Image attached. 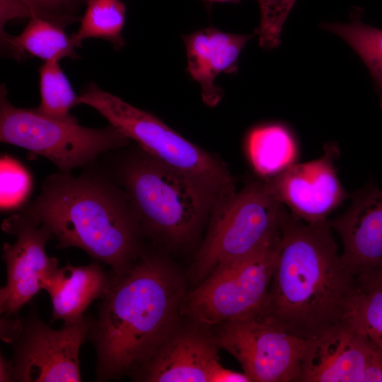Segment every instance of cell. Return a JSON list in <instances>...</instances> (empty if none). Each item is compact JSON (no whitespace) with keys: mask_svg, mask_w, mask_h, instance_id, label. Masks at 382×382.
Segmentation results:
<instances>
[{"mask_svg":"<svg viewBox=\"0 0 382 382\" xmlns=\"http://www.w3.org/2000/svg\"><path fill=\"white\" fill-rule=\"evenodd\" d=\"M329 221H303L286 210L264 303L255 316L312 340L345 323L357 287L344 265Z\"/></svg>","mask_w":382,"mask_h":382,"instance_id":"6da1fadb","label":"cell"},{"mask_svg":"<svg viewBox=\"0 0 382 382\" xmlns=\"http://www.w3.org/2000/svg\"><path fill=\"white\" fill-rule=\"evenodd\" d=\"M88 337L97 354V381L133 375L175 331L184 284L166 260L144 254L112 272Z\"/></svg>","mask_w":382,"mask_h":382,"instance_id":"7a4b0ae2","label":"cell"},{"mask_svg":"<svg viewBox=\"0 0 382 382\" xmlns=\"http://www.w3.org/2000/svg\"><path fill=\"white\" fill-rule=\"evenodd\" d=\"M20 212L45 228L58 248L82 249L116 274L141 255L142 230L126 193L99 175H52Z\"/></svg>","mask_w":382,"mask_h":382,"instance_id":"3957f363","label":"cell"},{"mask_svg":"<svg viewBox=\"0 0 382 382\" xmlns=\"http://www.w3.org/2000/svg\"><path fill=\"white\" fill-rule=\"evenodd\" d=\"M79 104L92 107L128 139L160 163L188 176L220 206L236 192L233 178L217 158L174 131L152 114L90 83Z\"/></svg>","mask_w":382,"mask_h":382,"instance_id":"277c9868","label":"cell"},{"mask_svg":"<svg viewBox=\"0 0 382 382\" xmlns=\"http://www.w3.org/2000/svg\"><path fill=\"white\" fill-rule=\"evenodd\" d=\"M120 180L142 231L170 243H183L214 209L213 199L188 176L144 156L127 161Z\"/></svg>","mask_w":382,"mask_h":382,"instance_id":"5b68a950","label":"cell"},{"mask_svg":"<svg viewBox=\"0 0 382 382\" xmlns=\"http://www.w3.org/2000/svg\"><path fill=\"white\" fill-rule=\"evenodd\" d=\"M0 93L1 141L45 157L62 172L85 166L129 140L111 125L88 128L80 125L72 115L58 118L37 108L15 107L9 102L4 86Z\"/></svg>","mask_w":382,"mask_h":382,"instance_id":"8992f818","label":"cell"},{"mask_svg":"<svg viewBox=\"0 0 382 382\" xmlns=\"http://www.w3.org/2000/svg\"><path fill=\"white\" fill-rule=\"evenodd\" d=\"M285 210L266 182L247 185L214 209L193 265L194 277L202 282L270 242L280 231Z\"/></svg>","mask_w":382,"mask_h":382,"instance_id":"52a82bcc","label":"cell"},{"mask_svg":"<svg viewBox=\"0 0 382 382\" xmlns=\"http://www.w3.org/2000/svg\"><path fill=\"white\" fill-rule=\"evenodd\" d=\"M279 236L280 231L255 252L207 276L185 294L180 313L201 327L255 316L268 293Z\"/></svg>","mask_w":382,"mask_h":382,"instance_id":"ba28073f","label":"cell"},{"mask_svg":"<svg viewBox=\"0 0 382 382\" xmlns=\"http://www.w3.org/2000/svg\"><path fill=\"white\" fill-rule=\"evenodd\" d=\"M92 318L64 324L55 330L35 308L25 318H1V339L11 345L14 381L79 382V351L88 337Z\"/></svg>","mask_w":382,"mask_h":382,"instance_id":"9c48e42d","label":"cell"},{"mask_svg":"<svg viewBox=\"0 0 382 382\" xmlns=\"http://www.w3.org/2000/svg\"><path fill=\"white\" fill-rule=\"evenodd\" d=\"M218 345L240 363L254 382L299 381L310 340L293 335L255 316L218 325Z\"/></svg>","mask_w":382,"mask_h":382,"instance_id":"30bf717a","label":"cell"},{"mask_svg":"<svg viewBox=\"0 0 382 382\" xmlns=\"http://www.w3.org/2000/svg\"><path fill=\"white\" fill-rule=\"evenodd\" d=\"M1 226L16 240L3 247L7 278L0 289V311L3 316H16L44 289L45 282L59 267V261L46 253L45 245L52 240L47 229L22 212L7 218Z\"/></svg>","mask_w":382,"mask_h":382,"instance_id":"8fae6325","label":"cell"},{"mask_svg":"<svg viewBox=\"0 0 382 382\" xmlns=\"http://www.w3.org/2000/svg\"><path fill=\"white\" fill-rule=\"evenodd\" d=\"M382 349L346 323L310 340L299 381L375 382Z\"/></svg>","mask_w":382,"mask_h":382,"instance_id":"7c38bea8","label":"cell"},{"mask_svg":"<svg viewBox=\"0 0 382 382\" xmlns=\"http://www.w3.org/2000/svg\"><path fill=\"white\" fill-rule=\"evenodd\" d=\"M337 151L335 146L328 144L319 158L294 163L266 181L277 199L296 218L312 224L326 221L346 198L334 166Z\"/></svg>","mask_w":382,"mask_h":382,"instance_id":"4fadbf2b","label":"cell"},{"mask_svg":"<svg viewBox=\"0 0 382 382\" xmlns=\"http://www.w3.org/2000/svg\"><path fill=\"white\" fill-rule=\"evenodd\" d=\"M329 224L342 239V261L357 279L382 270V188L372 184L356 192L349 208Z\"/></svg>","mask_w":382,"mask_h":382,"instance_id":"5bb4252c","label":"cell"},{"mask_svg":"<svg viewBox=\"0 0 382 382\" xmlns=\"http://www.w3.org/2000/svg\"><path fill=\"white\" fill-rule=\"evenodd\" d=\"M219 347L202 330L175 331L133 375L149 382H211L221 365Z\"/></svg>","mask_w":382,"mask_h":382,"instance_id":"9a60e30c","label":"cell"},{"mask_svg":"<svg viewBox=\"0 0 382 382\" xmlns=\"http://www.w3.org/2000/svg\"><path fill=\"white\" fill-rule=\"evenodd\" d=\"M252 35H237L209 27L185 36L187 71L201 88L206 105H216L222 90L215 85L221 73L237 71L239 55Z\"/></svg>","mask_w":382,"mask_h":382,"instance_id":"2e32d148","label":"cell"},{"mask_svg":"<svg viewBox=\"0 0 382 382\" xmlns=\"http://www.w3.org/2000/svg\"><path fill=\"white\" fill-rule=\"evenodd\" d=\"M111 277L98 262L58 267L44 286L51 299L52 321L62 320L68 325L81 320L89 305L105 294Z\"/></svg>","mask_w":382,"mask_h":382,"instance_id":"e0dca14e","label":"cell"},{"mask_svg":"<svg viewBox=\"0 0 382 382\" xmlns=\"http://www.w3.org/2000/svg\"><path fill=\"white\" fill-rule=\"evenodd\" d=\"M64 25L40 17H33L18 35L1 34V42L13 56L35 57L45 62L65 57L78 58L71 37L68 36Z\"/></svg>","mask_w":382,"mask_h":382,"instance_id":"ac0fdd59","label":"cell"},{"mask_svg":"<svg viewBox=\"0 0 382 382\" xmlns=\"http://www.w3.org/2000/svg\"><path fill=\"white\" fill-rule=\"evenodd\" d=\"M247 150L255 170L274 177L294 163L296 148L289 130L279 124L259 126L249 133Z\"/></svg>","mask_w":382,"mask_h":382,"instance_id":"d6986e66","label":"cell"},{"mask_svg":"<svg viewBox=\"0 0 382 382\" xmlns=\"http://www.w3.org/2000/svg\"><path fill=\"white\" fill-rule=\"evenodd\" d=\"M125 17L126 7L120 0H87L80 27L71 37L76 47L84 40L100 38L117 50L125 45L122 33Z\"/></svg>","mask_w":382,"mask_h":382,"instance_id":"ffe728a7","label":"cell"},{"mask_svg":"<svg viewBox=\"0 0 382 382\" xmlns=\"http://www.w3.org/2000/svg\"><path fill=\"white\" fill-rule=\"evenodd\" d=\"M357 11L345 23H327L323 28L345 40L359 54L374 81L382 107V29L366 25Z\"/></svg>","mask_w":382,"mask_h":382,"instance_id":"44dd1931","label":"cell"},{"mask_svg":"<svg viewBox=\"0 0 382 382\" xmlns=\"http://www.w3.org/2000/svg\"><path fill=\"white\" fill-rule=\"evenodd\" d=\"M357 281L356 294L345 323L382 349V282Z\"/></svg>","mask_w":382,"mask_h":382,"instance_id":"7402d4cb","label":"cell"},{"mask_svg":"<svg viewBox=\"0 0 382 382\" xmlns=\"http://www.w3.org/2000/svg\"><path fill=\"white\" fill-rule=\"evenodd\" d=\"M41 101L37 110L49 116L66 118L79 105V96L62 71L59 61H46L39 69Z\"/></svg>","mask_w":382,"mask_h":382,"instance_id":"603a6c76","label":"cell"},{"mask_svg":"<svg viewBox=\"0 0 382 382\" xmlns=\"http://www.w3.org/2000/svg\"><path fill=\"white\" fill-rule=\"evenodd\" d=\"M32 180L26 169L9 156L1 158V208L19 207L28 197Z\"/></svg>","mask_w":382,"mask_h":382,"instance_id":"cb8c5ba5","label":"cell"},{"mask_svg":"<svg viewBox=\"0 0 382 382\" xmlns=\"http://www.w3.org/2000/svg\"><path fill=\"white\" fill-rule=\"evenodd\" d=\"M296 1L257 0L260 11L259 42L262 48L278 46L283 25Z\"/></svg>","mask_w":382,"mask_h":382,"instance_id":"d4e9b609","label":"cell"},{"mask_svg":"<svg viewBox=\"0 0 382 382\" xmlns=\"http://www.w3.org/2000/svg\"><path fill=\"white\" fill-rule=\"evenodd\" d=\"M30 7L37 17L66 25L77 17L66 13L57 0H21Z\"/></svg>","mask_w":382,"mask_h":382,"instance_id":"484cf974","label":"cell"},{"mask_svg":"<svg viewBox=\"0 0 382 382\" xmlns=\"http://www.w3.org/2000/svg\"><path fill=\"white\" fill-rule=\"evenodd\" d=\"M37 17L35 11L21 0H0L1 34L6 23L14 18Z\"/></svg>","mask_w":382,"mask_h":382,"instance_id":"4316f807","label":"cell"},{"mask_svg":"<svg viewBox=\"0 0 382 382\" xmlns=\"http://www.w3.org/2000/svg\"><path fill=\"white\" fill-rule=\"evenodd\" d=\"M244 373H239L219 366L213 374L211 382H250Z\"/></svg>","mask_w":382,"mask_h":382,"instance_id":"83f0119b","label":"cell"},{"mask_svg":"<svg viewBox=\"0 0 382 382\" xmlns=\"http://www.w3.org/2000/svg\"><path fill=\"white\" fill-rule=\"evenodd\" d=\"M0 381H14L12 361H8L1 354L0 357Z\"/></svg>","mask_w":382,"mask_h":382,"instance_id":"f1b7e54d","label":"cell"},{"mask_svg":"<svg viewBox=\"0 0 382 382\" xmlns=\"http://www.w3.org/2000/svg\"><path fill=\"white\" fill-rule=\"evenodd\" d=\"M64 11L70 15V12L74 10L81 0H57Z\"/></svg>","mask_w":382,"mask_h":382,"instance_id":"f546056e","label":"cell"},{"mask_svg":"<svg viewBox=\"0 0 382 382\" xmlns=\"http://www.w3.org/2000/svg\"><path fill=\"white\" fill-rule=\"evenodd\" d=\"M360 279H371V280L382 282V270L378 271L377 272L373 274L371 276Z\"/></svg>","mask_w":382,"mask_h":382,"instance_id":"4dcf8cb0","label":"cell"},{"mask_svg":"<svg viewBox=\"0 0 382 382\" xmlns=\"http://www.w3.org/2000/svg\"><path fill=\"white\" fill-rule=\"evenodd\" d=\"M209 2H238L240 0H204Z\"/></svg>","mask_w":382,"mask_h":382,"instance_id":"1f68e13d","label":"cell"}]
</instances>
